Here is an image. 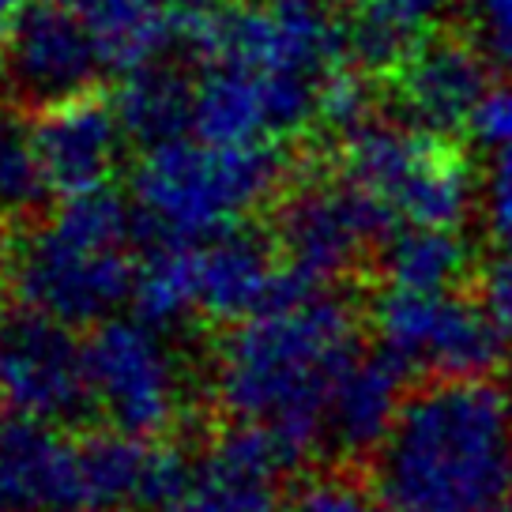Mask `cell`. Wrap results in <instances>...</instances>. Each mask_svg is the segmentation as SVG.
I'll use <instances>...</instances> for the list:
<instances>
[{
	"mask_svg": "<svg viewBox=\"0 0 512 512\" xmlns=\"http://www.w3.org/2000/svg\"><path fill=\"white\" fill-rule=\"evenodd\" d=\"M366 328V313L347 294L298 275L279 302L219 339L211 396L230 418L275 430L305 464L324 445L332 388L366 351Z\"/></svg>",
	"mask_w": 512,
	"mask_h": 512,
	"instance_id": "1",
	"label": "cell"
},
{
	"mask_svg": "<svg viewBox=\"0 0 512 512\" xmlns=\"http://www.w3.org/2000/svg\"><path fill=\"white\" fill-rule=\"evenodd\" d=\"M384 505L494 512L512 490V400L494 377H422L369 460Z\"/></svg>",
	"mask_w": 512,
	"mask_h": 512,
	"instance_id": "2",
	"label": "cell"
},
{
	"mask_svg": "<svg viewBox=\"0 0 512 512\" xmlns=\"http://www.w3.org/2000/svg\"><path fill=\"white\" fill-rule=\"evenodd\" d=\"M136 204L110 185L61 196V208L8 249L4 283L23 313L95 328L132 302Z\"/></svg>",
	"mask_w": 512,
	"mask_h": 512,
	"instance_id": "3",
	"label": "cell"
},
{
	"mask_svg": "<svg viewBox=\"0 0 512 512\" xmlns=\"http://www.w3.org/2000/svg\"><path fill=\"white\" fill-rule=\"evenodd\" d=\"M290 177L279 140L211 144L192 132L144 147L132 166V204L159 238L204 241L275 204Z\"/></svg>",
	"mask_w": 512,
	"mask_h": 512,
	"instance_id": "4",
	"label": "cell"
},
{
	"mask_svg": "<svg viewBox=\"0 0 512 512\" xmlns=\"http://www.w3.org/2000/svg\"><path fill=\"white\" fill-rule=\"evenodd\" d=\"M403 215L388 200L358 189L332 170L290 181L275 200L272 238L290 272L336 287L347 275L369 272Z\"/></svg>",
	"mask_w": 512,
	"mask_h": 512,
	"instance_id": "5",
	"label": "cell"
},
{
	"mask_svg": "<svg viewBox=\"0 0 512 512\" xmlns=\"http://www.w3.org/2000/svg\"><path fill=\"white\" fill-rule=\"evenodd\" d=\"M91 407L113 430L166 437L189 411V366L159 328L136 317H110L83 343Z\"/></svg>",
	"mask_w": 512,
	"mask_h": 512,
	"instance_id": "6",
	"label": "cell"
},
{
	"mask_svg": "<svg viewBox=\"0 0 512 512\" xmlns=\"http://www.w3.org/2000/svg\"><path fill=\"white\" fill-rule=\"evenodd\" d=\"M102 72L110 68L72 0H31L0 38L4 87L34 110L91 91Z\"/></svg>",
	"mask_w": 512,
	"mask_h": 512,
	"instance_id": "7",
	"label": "cell"
},
{
	"mask_svg": "<svg viewBox=\"0 0 512 512\" xmlns=\"http://www.w3.org/2000/svg\"><path fill=\"white\" fill-rule=\"evenodd\" d=\"M0 407L8 415L64 426L91 407L87 358L61 320L23 313L8 324L0 358Z\"/></svg>",
	"mask_w": 512,
	"mask_h": 512,
	"instance_id": "8",
	"label": "cell"
},
{
	"mask_svg": "<svg viewBox=\"0 0 512 512\" xmlns=\"http://www.w3.org/2000/svg\"><path fill=\"white\" fill-rule=\"evenodd\" d=\"M490 72L494 61L475 34L437 23L384 83L411 125L460 140L490 91Z\"/></svg>",
	"mask_w": 512,
	"mask_h": 512,
	"instance_id": "9",
	"label": "cell"
},
{
	"mask_svg": "<svg viewBox=\"0 0 512 512\" xmlns=\"http://www.w3.org/2000/svg\"><path fill=\"white\" fill-rule=\"evenodd\" d=\"M80 475L91 512H166L196 482V467L162 437H136L110 426L80 441Z\"/></svg>",
	"mask_w": 512,
	"mask_h": 512,
	"instance_id": "10",
	"label": "cell"
},
{
	"mask_svg": "<svg viewBox=\"0 0 512 512\" xmlns=\"http://www.w3.org/2000/svg\"><path fill=\"white\" fill-rule=\"evenodd\" d=\"M128 132L117 106L95 91L42 106L31 125V144L53 196H76L110 185L121 166Z\"/></svg>",
	"mask_w": 512,
	"mask_h": 512,
	"instance_id": "11",
	"label": "cell"
},
{
	"mask_svg": "<svg viewBox=\"0 0 512 512\" xmlns=\"http://www.w3.org/2000/svg\"><path fill=\"white\" fill-rule=\"evenodd\" d=\"M0 512H91L80 441L38 418H0Z\"/></svg>",
	"mask_w": 512,
	"mask_h": 512,
	"instance_id": "12",
	"label": "cell"
},
{
	"mask_svg": "<svg viewBox=\"0 0 512 512\" xmlns=\"http://www.w3.org/2000/svg\"><path fill=\"white\" fill-rule=\"evenodd\" d=\"M415 369L403 358L373 343L339 373L332 400H328V422H324V445L347 464H366L377 456L384 437L392 433L403 403L411 396Z\"/></svg>",
	"mask_w": 512,
	"mask_h": 512,
	"instance_id": "13",
	"label": "cell"
},
{
	"mask_svg": "<svg viewBox=\"0 0 512 512\" xmlns=\"http://www.w3.org/2000/svg\"><path fill=\"white\" fill-rule=\"evenodd\" d=\"M196 275H200V313L219 324H238L279 302L294 283L275 249V238H260L245 226L196 241Z\"/></svg>",
	"mask_w": 512,
	"mask_h": 512,
	"instance_id": "14",
	"label": "cell"
},
{
	"mask_svg": "<svg viewBox=\"0 0 512 512\" xmlns=\"http://www.w3.org/2000/svg\"><path fill=\"white\" fill-rule=\"evenodd\" d=\"M226 0H72L91 27L110 72L159 61L174 46H189Z\"/></svg>",
	"mask_w": 512,
	"mask_h": 512,
	"instance_id": "15",
	"label": "cell"
},
{
	"mask_svg": "<svg viewBox=\"0 0 512 512\" xmlns=\"http://www.w3.org/2000/svg\"><path fill=\"white\" fill-rule=\"evenodd\" d=\"M117 117L128 140L155 147L177 136H192L196 121V72L177 68V61H147L121 72V87L113 95Z\"/></svg>",
	"mask_w": 512,
	"mask_h": 512,
	"instance_id": "16",
	"label": "cell"
},
{
	"mask_svg": "<svg viewBox=\"0 0 512 512\" xmlns=\"http://www.w3.org/2000/svg\"><path fill=\"white\" fill-rule=\"evenodd\" d=\"M479 272V256L471 253L456 230H430V226H411L396 230L381 249L373 275L384 287L426 290V294H445V290H464Z\"/></svg>",
	"mask_w": 512,
	"mask_h": 512,
	"instance_id": "17",
	"label": "cell"
},
{
	"mask_svg": "<svg viewBox=\"0 0 512 512\" xmlns=\"http://www.w3.org/2000/svg\"><path fill=\"white\" fill-rule=\"evenodd\" d=\"M400 215L411 226L460 230L471 211V162L456 136H426L418 166L400 192Z\"/></svg>",
	"mask_w": 512,
	"mask_h": 512,
	"instance_id": "18",
	"label": "cell"
},
{
	"mask_svg": "<svg viewBox=\"0 0 512 512\" xmlns=\"http://www.w3.org/2000/svg\"><path fill=\"white\" fill-rule=\"evenodd\" d=\"M136 313L159 328H177L200 313V275H196V241L159 238L155 249L136 260L132 279Z\"/></svg>",
	"mask_w": 512,
	"mask_h": 512,
	"instance_id": "19",
	"label": "cell"
},
{
	"mask_svg": "<svg viewBox=\"0 0 512 512\" xmlns=\"http://www.w3.org/2000/svg\"><path fill=\"white\" fill-rule=\"evenodd\" d=\"M49 196L31 128L16 121V113L0 102V215H27Z\"/></svg>",
	"mask_w": 512,
	"mask_h": 512,
	"instance_id": "20",
	"label": "cell"
},
{
	"mask_svg": "<svg viewBox=\"0 0 512 512\" xmlns=\"http://www.w3.org/2000/svg\"><path fill=\"white\" fill-rule=\"evenodd\" d=\"M166 512H279V501L272 482L234 479L204 467V475H196V482Z\"/></svg>",
	"mask_w": 512,
	"mask_h": 512,
	"instance_id": "21",
	"label": "cell"
},
{
	"mask_svg": "<svg viewBox=\"0 0 512 512\" xmlns=\"http://www.w3.org/2000/svg\"><path fill=\"white\" fill-rule=\"evenodd\" d=\"M384 501L377 497L373 482H362L351 471H332V475H317L305 479L287 505L279 512H381Z\"/></svg>",
	"mask_w": 512,
	"mask_h": 512,
	"instance_id": "22",
	"label": "cell"
},
{
	"mask_svg": "<svg viewBox=\"0 0 512 512\" xmlns=\"http://www.w3.org/2000/svg\"><path fill=\"white\" fill-rule=\"evenodd\" d=\"M452 0H343V12L373 23H388L396 31L426 34L433 31Z\"/></svg>",
	"mask_w": 512,
	"mask_h": 512,
	"instance_id": "23",
	"label": "cell"
},
{
	"mask_svg": "<svg viewBox=\"0 0 512 512\" xmlns=\"http://www.w3.org/2000/svg\"><path fill=\"white\" fill-rule=\"evenodd\" d=\"M471 290H475L482 309L497 324V332L509 339L512 347V253L509 249H497L494 256L479 260V272L471 279Z\"/></svg>",
	"mask_w": 512,
	"mask_h": 512,
	"instance_id": "24",
	"label": "cell"
},
{
	"mask_svg": "<svg viewBox=\"0 0 512 512\" xmlns=\"http://www.w3.org/2000/svg\"><path fill=\"white\" fill-rule=\"evenodd\" d=\"M475 16V38L494 68L512 76V0H467Z\"/></svg>",
	"mask_w": 512,
	"mask_h": 512,
	"instance_id": "25",
	"label": "cell"
},
{
	"mask_svg": "<svg viewBox=\"0 0 512 512\" xmlns=\"http://www.w3.org/2000/svg\"><path fill=\"white\" fill-rule=\"evenodd\" d=\"M486 230L497 249L512 253V147L497 151L486 177Z\"/></svg>",
	"mask_w": 512,
	"mask_h": 512,
	"instance_id": "26",
	"label": "cell"
},
{
	"mask_svg": "<svg viewBox=\"0 0 512 512\" xmlns=\"http://www.w3.org/2000/svg\"><path fill=\"white\" fill-rule=\"evenodd\" d=\"M482 147H512V83L490 87L467 128Z\"/></svg>",
	"mask_w": 512,
	"mask_h": 512,
	"instance_id": "27",
	"label": "cell"
},
{
	"mask_svg": "<svg viewBox=\"0 0 512 512\" xmlns=\"http://www.w3.org/2000/svg\"><path fill=\"white\" fill-rule=\"evenodd\" d=\"M27 4H31V0H0V38H4V34H8V27H12V23H16V19H19V12H23V8H27Z\"/></svg>",
	"mask_w": 512,
	"mask_h": 512,
	"instance_id": "28",
	"label": "cell"
},
{
	"mask_svg": "<svg viewBox=\"0 0 512 512\" xmlns=\"http://www.w3.org/2000/svg\"><path fill=\"white\" fill-rule=\"evenodd\" d=\"M4 339H8V324L0 320V358H4Z\"/></svg>",
	"mask_w": 512,
	"mask_h": 512,
	"instance_id": "29",
	"label": "cell"
},
{
	"mask_svg": "<svg viewBox=\"0 0 512 512\" xmlns=\"http://www.w3.org/2000/svg\"><path fill=\"white\" fill-rule=\"evenodd\" d=\"M381 512H418V509H396V505H384Z\"/></svg>",
	"mask_w": 512,
	"mask_h": 512,
	"instance_id": "30",
	"label": "cell"
},
{
	"mask_svg": "<svg viewBox=\"0 0 512 512\" xmlns=\"http://www.w3.org/2000/svg\"><path fill=\"white\" fill-rule=\"evenodd\" d=\"M494 512H512V501H509V505H505V501H501V505H497Z\"/></svg>",
	"mask_w": 512,
	"mask_h": 512,
	"instance_id": "31",
	"label": "cell"
}]
</instances>
